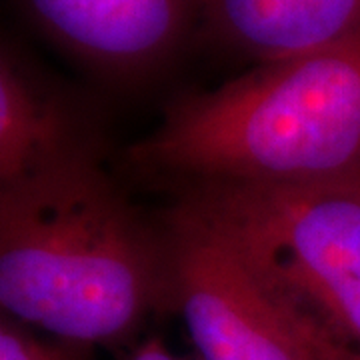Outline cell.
Wrapping results in <instances>:
<instances>
[{
    "label": "cell",
    "mask_w": 360,
    "mask_h": 360,
    "mask_svg": "<svg viewBox=\"0 0 360 360\" xmlns=\"http://www.w3.org/2000/svg\"><path fill=\"white\" fill-rule=\"evenodd\" d=\"M80 348L42 342L25 324L2 314L0 324V360H75Z\"/></svg>",
    "instance_id": "ba28073f"
},
{
    "label": "cell",
    "mask_w": 360,
    "mask_h": 360,
    "mask_svg": "<svg viewBox=\"0 0 360 360\" xmlns=\"http://www.w3.org/2000/svg\"><path fill=\"white\" fill-rule=\"evenodd\" d=\"M129 165L179 191L359 176L360 32L174 101L160 124L130 146Z\"/></svg>",
    "instance_id": "7a4b0ae2"
},
{
    "label": "cell",
    "mask_w": 360,
    "mask_h": 360,
    "mask_svg": "<svg viewBox=\"0 0 360 360\" xmlns=\"http://www.w3.org/2000/svg\"><path fill=\"white\" fill-rule=\"evenodd\" d=\"M179 206L222 234L260 276L360 360V174L304 186L205 184Z\"/></svg>",
    "instance_id": "3957f363"
},
{
    "label": "cell",
    "mask_w": 360,
    "mask_h": 360,
    "mask_svg": "<svg viewBox=\"0 0 360 360\" xmlns=\"http://www.w3.org/2000/svg\"><path fill=\"white\" fill-rule=\"evenodd\" d=\"M58 49L104 77L134 80L179 51L198 0H16Z\"/></svg>",
    "instance_id": "8992f818"
},
{
    "label": "cell",
    "mask_w": 360,
    "mask_h": 360,
    "mask_svg": "<svg viewBox=\"0 0 360 360\" xmlns=\"http://www.w3.org/2000/svg\"><path fill=\"white\" fill-rule=\"evenodd\" d=\"M84 101L14 40L0 46V188L78 165H101Z\"/></svg>",
    "instance_id": "5b68a950"
},
{
    "label": "cell",
    "mask_w": 360,
    "mask_h": 360,
    "mask_svg": "<svg viewBox=\"0 0 360 360\" xmlns=\"http://www.w3.org/2000/svg\"><path fill=\"white\" fill-rule=\"evenodd\" d=\"M206 30L262 63L321 51L360 32V0H198Z\"/></svg>",
    "instance_id": "52a82bcc"
},
{
    "label": "cell",
    "mask_w": 360,
    "mask_h": 360,
    "mask_svg": "<svg viewBox=\"0 0 360 360\" xmlns=\"http://www.w3.org/2000/svg\"><path fill=\"white\" fill-rule=\"evenodd\" d=\"M4 316L75 348L127 340L167 307V248L104 174L78 165L0 188Z\"/></svg>",
    "instance_id": "6da1fadb"
},
{
    "label": "cell",
    "mask_w": 360,
    "mask_h": 360,
    "mask_svg": "<svg viewBox=\"0 0 360 360\" xmlns=\"http://www.w3.org/2000/svg\"><path fill=\"white\" fill-rule=\"evenodd\" d=\"M162 236L167 307L200 360H354L202 220L172 206Z\"/></svg>",
    "instance_id": "277c9868"
},
{
    "label": "cell",
    "mask_w": 360,
    "mask_h": 360,
    "mask_svg": "<svg viewBox=\"0 0 360 360\" xmlns=\"http://www.w3.org/2000/svg\"><path fill=\"white\" fill-rule=\"evenodd\" d=\"M75 360H82V359H80V356H77V359H75Z\"/></svg>",
    "instance_id": "30bf717a"
},
{
    "label": "cell",
    "mask_w": 360,
    "mask_h": 360,
    "mask_svg": "<svg viewBox=\"0 0 360 360\" xmlns=\"http://www.w3.org/2000/svg\"><path fill=\"white\" fill-rule=\"evenodd\" d=\"M129 360H180L179 356H174L158 338H148L144 340L141 347L136 348Z\"/></svg>",
    "instance_id": "9c48e42d"
}]
</instances>
